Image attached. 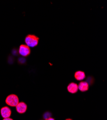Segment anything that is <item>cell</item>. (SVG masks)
Returning <instances> with one entry per match:
<instances>
[{
    "label": "cell",
    "mask_w": 107,
    "mask_h": 120,
    "mask_svg": "<svg viewBox=\"0 0 107 120\" xmlns=\"http://www.w3.org/2000/svg\"><path fill=\"white\" fill-rule=\"evenodd\" d=\"M16 109L19 113H24L27 110V105L24 102H19L16 106Z\"/></svg>",
    "instance_id": "277c9868"
},
{
    "label": "cell",
    "mask_w": 107,
    "mask_h": 120,
    "mask_svg": "<svg viewBox=\"0 0 107 120\" xmlns=\"http://www.w3.org/2000/svg\"><path fill=\"white\" fill-rule=\"evenodd\" d=\"M39 38L34 35H28L25 38V42L29 47H34L38 43Z\"/></svg>",
    "instance_id": "6da1fadb"
},
{
    "label": "cell",
    "mask_w": 107,
    "mask_h": 120,
    "mask_svg": "<svg viewBox=\"0 0 107 120\" xmlns=\"http://www.w3.org/2000/svg\"><path fill=\"white\" fill-rule=\"evenodd\" d=\"M19 101L18 97L15 94H11L9 95L5 100L6 103L8 105L11 107H16L19 102Z\"/></svg>",
    "instance_id": "7a4b0ae2"
},
{
    "label": "cell",
    "mask_w": 107,
    "mask_h": 120,
    "mask_svg": "<svg viewBox=\"0 0 107 120\" xmlns=\"http://www.w3.org/2000/svg\"><path fill=\"white\" fill-rule=\"evenodd\" d=\"M67 90L69 92L72 94H74L78 91V85L76 83L72 82L69 84L67 86Z\"/></svg>",
    "instance_id": "8992f818"
},
{
    "label": "cell",
    "mask_w": 107,
    "mask_h": 120,
    "mask_svg": "<svg viewBox=\"0 0 107 120\" xmlns=\"http://www.w3.org/2000/svg\"><path fill=\"white\" fill-rule=\"evenodd\" d=\"M11 110L8 107L5 106L1 109V114L4 118H9L11 115Z\"/></svg>",
    "instance_id": "5b68a950"
},
{
    "label": "cell",
    "mask_w": 107,
    "mask_h": 120,
    "mask_svg": "<svg viewBox=\"0 0 107 120\" xmlns=\"http://www.w3.org/2000/svg\"><path fill=\"white\" fill-rule=\"evenodd\" d=\"M19 53L24 57H26L30 54L31 51L28 46L26 45L22 44L20 46L18 51Z\"/></svg>",
    "instance_id": "3957f363"
},
{
    "label": "cell",
    "mask_w": 107,
    "mask_h": 120,
    "mask_svg": "<svg viewBox=\"0 0 107 120\" xmlns=\"http://www.w3.org/2000/svg\"><path fill=\"white\" fill-rule=\"evenodd\" d=\"M78 88L82 92L86 91L89 89V84L87 82L82 81L78 85Z\"/></svg>",
    "instance_id": "52a82bcc"
},
{
    "label": "cell",
    "mask_w": 107,
    "mask_h": 120,
    "mask_svg": "<svg viewBox=\"0 0 107 120\" xmlns=\"http://www.w3.org/2000/svg\"><path fill=\"white\" fill-rule=\"evenodd\" d=\"M66 120H72L70 119H66Z\"/></svg>",
    "instance_id": "8fae6325"
},
{
    "label": "cell",
    "mask_w": 107,
    "mask_h": 120,
    "mask_svg": "<svg viewBox=\"0 0 107 120\" xmlns=\"http://www.w3.org/2000/svg\"><path fill=\"white\" fill-rule=\"evenodd\" d=\"M46 120H55L53 118H51V117H50V118H48V119H47Z\"/></svg>",
    "instance_id": "30bf717a"
},
{
    "label": "cell",
    "mask_w": 107,
    "mask_h": 120,
    "mask_svg": "<svg viewBox=\"0 0 107 120\" xmlns=\"http://www.w3.org/2000/svg\"><path fill=\"white\" fill-rule=\"evenodd\" d=\"M3 120H13L12 119L10 118H4L3 119Z\"/></svg>",
    "instance_id": "9c48e42d"
},
{
    "label": "cell",
    "mask_w": 107,
    "mask_h": 120,
    "mask_svg": "<svg viewBox=\"0 0 107 120\" xmlns=\"http://www.w3.org/2000/svg\"><path fill=\"white\" fill-rule=\"evenodd\" d=\"M74 77L77 80H83L85 77V73L81 71H78L75 72L74 74Z\"/></svg>",
    "instance_id": "ba28073f"
}]
</instances>
